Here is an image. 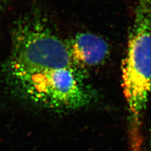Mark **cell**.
<instances>
[{"label":"cell","mask_w":151,"mask_h":151,"mask_svg":"<svg viewBox=\"0 0 151 151\" xmlns=\"http://www.w3.org/2000/svg\"><path fill=\"white\" fill-rule=\"evenodd\" d=\"M150 142H151V140H150Z\"/></svg>","instance_id":"cell-6"},{"label":"cell","mask_w":151,"mask_h":151,"mask_svg":"<svg viewBox=\"0 0 151 151\" xmlns=\"http://www.w3.org/2000/svg\"><path fill=\"white\" fill-rule=\"evenodd\" d=\"M122 88L135 136L151 94V0H137L134 20L122 64Z\"/></svg>","instance_id":"cell-2"},{"label":"cell","mask_w":151,"mask_h":151,"mask_svg":"<svg viewBox=\"0 0 151 151\" xmlns=\"http://www.w3.org/2000/svg\"><path fill=\"white\" fill-rule=\"evenodd\" d=\"M5 1L6 0H0V12L2 10V9L5 4Z\"/></svg>","instance_id":"cell-5"},{"label":"cell","mask_w":151,"mask_h":151,"mask_svg":"<svg viewBox=\"0 0 151 151\" xmlns=\"http://www.w3.org/2000/svg\"><path fill=\"white\" fill-rule=\"evenodd\" d=\"M67 43L74 64L80 69L101 64L110 54L107 42L92 33H78Z\"/></svg>","instance_id":"cell-4"},{"label":"cell","mask_w":151,"mask_h":151,"mask_svg":"<svg viewBox=\"0 0 151 151\" xmlns=\"http://www.w3.org/2000/svg\"><path fill=\"white\" fill-rule=\"evenodd\" d=\"M12 43L10 56L3 69L5 78L45 69H80L74 63L67 42L40 12H32L15 22Z\"/></svg>","instance_id":"cell-1"},{"label":"cell","mask_w":151,"mask_h":151,"mask_svg":"<svg viewBox=\"0 0 151 151\" xmlns=\"http://www.w3.org/2000/svg\"><path fill=\"white\" fill-rule=\"evenodd\" d=\"M78 68L45 69L6 78L8 84L32 103L51 110H74L90 102Z\"/></svg>","instance_id":"cell-3"}]
</instances>
